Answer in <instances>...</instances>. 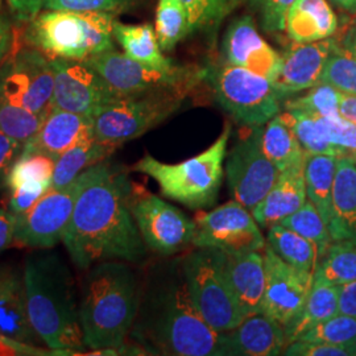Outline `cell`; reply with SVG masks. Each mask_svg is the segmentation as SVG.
<instances>
[{"label": "cell", "instance_id": "cell-1", "mask_svg": "<svg viewBox=\"0 0 356 356\" xmlns=\"http://www.w3.org/2000/svg\"><path fill=\"white\" fill-rule=\"evenodd\" d=\"M132 184L127 173L103 161L81 191L63 242L76 268L108 260L139 263L147 245L129 209Z\"/></svg>", "mask_w": 356, "mask_h": 356}, {"label": "cell", "instance_id": "cell-2", "mask_svg": "<svg viewBox=\"0 0 356 356\" xmlns=\"http://www.w3.org/2000/svg\"><path fill=\"white\" fill-rule=\"evenodd\" d=\"M131 332L154 354L225 355L223 332L214 330L197 310L184 272L181 279L156 282L141 296Z\"/></svg>", "mask_w": 356, "mask_h": 356}, {"label": "cell", "instance_id": "cell-3", "mask_svg": "<svg viewBox=\"0 0 356 356\" xmlns=\"http://www.w3.org/2000/svg\"><path fill=\"white\" fill-rule=\"evenodd\" d=\"M26 312L38 339L60 355L86 348L74 279L61 256L49 250L28 254L24 263Z\"/></svg>", "mask_w": 356, "mask_h": 356}, {"label": "cell", "instance_id": "cell-4", "mask_svg": "<svg viewBox=\"0 0 356 356\" xmlns=\"http://www.w3.org/2000/svg\"><path fill=\"white\" fill-rule=\"evenodd\" d=\"M88 270L79 302L83 342L91 351H119L138 317L139 281L127 261H102Z\"/></svg>", "mask_w": 356, "mask_h": 356}, {"label": "cell", "instance_id": "cell-5", "mask_svg": "<svg viewBox=\"0 0 356 356\" xmlns=\"http://www.w3.org/2000/svg\"><path fill=\"white\" fill-rule=\"evenodd\" d=\"M231 124L226 123L219 138L206 151L178 164H165L145 153L134 172L153 178L161 194L193 210L216 204L223 178V161L227 156Z\"/></svg>", "mask_w": 356, "mask_h": 356}, {"label": "cell", "instance_id": "cell-6", "mask_svg": "<svg viewBox=\"0 0 356 356\" xmlns=\"http://www.w3.org/2000/svg\"><path fill=\"white\" fill-rule=\"evenodd\" d=\"M114 15L110 13L49 10L31 22L26 41L51 58L85 61L114 49Z\"/></svg>", "mask_w": 356, "mask_h": 356}, {"label": "cell", "instance_id": "cell-7", "mask_svg": "<svg viewBox=\"0 0 356 356\" xmlns=\"http://www.w3.org/2000/svg\"><path fill=\"white\" fill-rule=\"evenodd\" d=\"M191 90L172 88L118 97L91 116L95 139L120 147L140 138L176 113Z\"/></svg>", "mask_w": 356, "mask_h": 356}, {"label": "cell", "instance_id": "cell-8", "mask_svg": "<svg viewBox=\"0 0 356 356\" xmlns=\"http://www.w3.org/2000/svg\"><path fill=\"white\" fill-rule=\"evenodd\" d=\"M181 269L194 305L214 330H234L245 319L227 279L225 252L200 248L184 259Z\"/></svg>", "mask_w": 356, "mask_h": 356}, {"label": "cell", "instance_id": "cell-9", "mask_svg": "<svg viewBox=\"0 0 356 356\" xmlns=\"http://www.w3.org/2000/svg\"><path fill=\"white\" fill-rule=\"evenodd\" d=\"M97 165L82 172L66 186L51 188L28 211L17 216L13 243L32 250H51L61 242L76 200L94 177Z\"/></svg>", "mask_w": 356, "mask_h": 356}, {"label": "cell", "instance_id": "cell-10", "mask_svg": "<svg viewBox=\"0 0 356 356\" xmlns=\"http://www.w3.org/2000/svg\"><path fill=\"white\" fill-rule=\"evenodd\" d=\"M218 102L248 127H261L279 115L280 92L273 83L241 66H220L213 78Z\"/></svg>", "mask_w": 356, "mask_h": 356}, {"label": "cell", "instance_id": "cell-11", "mask_svg": "<svg viewBox=\"0 0 356 356\" xmlns=\"http://www.w3.org/2000/svg\"><path fill=\"white\" fill-rule=\"evenodd\" d=\"M129 209L143 241L153 252L170 256L193 244L194 219L143 186L132 185Z\"/></svg>", "mask_w": 356, "mask_h": 356}, {"label": "cell", "instance_id": "cell-12", "mask_svg": "<svg viewBox=\"0 0 356 356\" xmlns=\"http://www.w3.org/2000/svg\"><path fill=\"white\" fill-rule=\"evenodd\" d=\"M54 69L49 56L36 48L8 53L0 64V94L35 114L51 111Z\"/></svg>", "mask_w": 356, "mask_h": 356}, {"label": "cell", "instance_id": "cell-13", "mask_svg": "<svg viewBox=\"0 0 356 356\" xmlns=\"http://www.w3.org/2000/svg\"><path fill=\"white\" fill-rule=\"evenodd\" d=\"M85 63L102 76L119 97L172 88L191 89L201 76L200 72L193 69H154L114 49L91 56Z\"/></svg>", "mask_w": 356, "mask_h": 356}, {"label": "cell", "instance_id": "cell-14", "mask_svg": "<svg viewBox=\"0 0 356 356\" xmlns=\"http://www.w3.org/2000/svg\"><path fill=\"white\" fill-rule=\"evenodd\" d=\"M197 226L193 245L225 254L263 251L266 239L252 213L236 201L194 216Z\"/></svg>", "mask_w": 356, "mask_h": 356}, {"label": "cell", "instance_id": "cell-15", "mask_svg": "<svg viewBox=\"0 0 356 356\" xmlns=\"http://www.w3.org/2000/svg\"><path fill=\"white\" fill-rule=\"evenodd\" d=\"M261 128L232 147L226 156V178L229 195L251 213L263 201L280 176L261 148Z\"/></svg>", "mask_w": 356, "mask_h": 356}, {"label": "cell", "instance_id": "cell-16", "mask_svg": "<svg viewBox=\"0 0 356 356\" xmlns=\"http://www.w3.org/2000/svg\"><path fill=\"white\" fill-rule=\"evenodd\" d=\"M54 69L51 108L92 116L119 95L85 61L51 58Z\"/></svg>", "mask_w": 356, "mask_h": 356}, {"label": "cell", "instance_id": "cell-17", "mask_svg": "<svg viewBox=\"0 0 356 356\" xmlns=\"http://www.w3.org/2000/svg\"><path fill=\"white\" fill-rule=\"evenodd\" d=\"M263 251L266 293L261 313L285 326L304 307L314 281V275L293 267L282 260L268 243Z\"/></svg>", "mask_w": 356, "mask_h": 356}, {"label": "cell", "instance_id": "cell-18", "mask_svg": "<svg viewBox=\"0 0 356 356\" xmlns=\"http://www.w3.org/2000/svg\"><path fill=\"white\" fill-rule=\"evenodd\" d=\"M335 45L331 38L314 42H293L281 54L279 74L272 82L281 98L321 83L325 64Z\"/></svg>", "mask_w": 356, "mask_h": 356}, {"label": "cell", "instance_id": "cell-19", "mask_svg": "<svg viewBox=\"0 0 356 356\" xmlns=\"http://www.w3.org/2000/svg\"><path fill=\"white\" fill-rule=\"evenodd\" d=\"M223 45L229 64L254 72L270 82L279 74L281 54L260 36L250 16H242L229 26Z\"/></svg>", "mask_w": 356, "mask_h": 356}, {"label": "cell", "instance_id": "cell-20", "mask_svg": "<svg viewBox=\"0 0 356 356\" xmlns=\"http://www.w3.org/2000/svg\"><path fill=\"white\" fill-rule=\"evenodd\" d=\"M94 136L91 116L51 108L38 134L24 144L23 152L42 153L57 160L76 144Z\"/></svg>", "mask_w": 356, "mask_h": 356}, {"label": "cell", "instance_id": "cell-21", "mask_svg": "<svg viewBox=\"0 0 356 356\" xmlns=\"http://www.w3.org/2000/svg\"><path fill=\"white\" fill-rule=\"evenodd\" d=\"M0 335L26 344L40 341L28 318L24 269L10 263L0 264Z\"/></svg>", "mask_w": 356, "mask_h": 356}, {"label": "cell", "instance_id": "cell-22", "mask_svg": "<svg viewBox=\"0 0 356 356\" xmlns=\"http://www.w3.org/2000/svg\"><path fill=\"white\" fill-rule=\"evenodd\" d=\"M285 347L284 326L263 313L247 317L234 330L223 332L225 356L280 355Z\"/></svg>", "mask_w": 356, "mask_h": 356}, {"label": "cell", "instance_id": "cell-23", "mask_svg": "<svg viewBox=\"0 0 356 356\" xmlns=\"http://www.w3.org/2000/svg\"><path fill=\"white\" fill-rule=\"evenodd\" d=\"M226 272L244 317L260 314L266 293L264 254L260 251L226 254Z\"/></svg>", "mask_w": 356, "mask_h": 356}, {"label": "cell", "instance_id": "cell-24", "mask_svg": "<svg viewBox=\"0 0 356 356\" xmlns=\"http://www.w3.org/2000/svg\"><path fill=\"white\" fill-rule=\"evenodd\" d=\"M304 164L305 161L280 172L272 189L252 210V216L261 227L269 229L280 223L282 219L292 216L306 204Z\"/></svg>", "mask_w": 356, "mask_h": 356}, {"label": "cell", "instance_id": "cell-25", "mask_svg": "<svg viewBox=\"0 0 356 356\" xmlns=\"http://www.w3.org/2000/svg\"><path fill=\"white\" fill-rule=\"evenodd\" d=\"M327 226L332 242H356V163L353 157L337 159Z\"/></svg>", "mask_w": 356, "mask_h": 356}, {"label": "cell", "instance_id": "cell-26", "mask_svg": "<svg viewBox=\"0 0 356 356\" xmlns=\"http://www.w3.org/2000/svg\"><path fill=\"white\" fill-rule=\"evenodd\" d=\"M338 19L327 0H296L285 15L284 31L293 42H314L330 38Z\"/></svg>", "mask_w": 356, "mask_h": 356}, {"label": "cell", "instance_id": "cell-27", "mask_svg": "<svg viewBox=\"0 0 356 356\" xmlns=\"http://www.w3.org/2000/svg\"><path fill=\"white\" fill-rule=\"evenodd\" d=\"M337 314H339L338 286L322 281H313L304 307L289 323L284 326L286 346L296 342L306 331Z\"/></svg>", "mask_w": 356, "mask_h": 356}, {"label": "cell", "instance_id": "cell-28", "mask_svg": "<svg viewBox=\"0 0 356 356\" xmlns=\"http://www.w3.org/2000/svg\"><path fill=\"white\" fill-rule=\"evenodd\" d=\"M118 148L113 144L97 140L95 136L76 144L56 160L51 188L66 186L86 169L106 161Z\"/></svg>", "mask_w": 356, "mask_h": 356}, {"label": "cell", "instance_id": "cell-29", "mask_svg": "<svg viewBox=\"0 0 356 356\" xmlns=\"http://www.w3.org/2000/svg\"><path fill=\"white\" fill-rule=\"evenodd\" d=\"M114 38L124 49V53L140 64L160 70H170L176 66L163 54L152 26H127L114 22Z\"/></svg>", "mask_w": 356, "mask_h": 356}, {"label": "cell", "instance_id": "cell-30", "mask_svg": "<svg viewBox=\"0 0 356 356\" xmlns=\"http://www.w3.org/2000/svg\"><path fill=\"white\" fill-rule=\"evenodd\" d=\"M337 159L338 157L331 154L306 153L304 164L307 200L316 206L327 225L330 222L331 194L335 178Z\"/></svg>", "mask_w": 356, "mask_h": 356}, {"label": "cell", "instance_id": "cell-31", "mask_svg": "<svg viewBox=\"0 0 356 356\" xmlns=\"http://www.w3.org/2000/svg\"><path fill=\"white\" fill-rule=\"evenodd\" d=\"M261 148L268 159L282 172L305 161L306 152L280 115H276L261 131Z\"/></svg>", "mask_w": 356, "mask_h": 356}, {"label": "cell", "instance_id": "cell-32", "mask_svg": "<svg viewBox=\"0 0 356 356\" xmlns=\"http://www.w3.org/2000/svg\"><path fill=\"white\" fill-rule=\"evenodd\" d=\"M267 243L282 260L293 267L314 275L318 266L316 245L300 234L284 227L280 223L268 229Z\"/></svg>", "mask_w": 356, "mask_h": 356}, {"label": "cell", "instance_id": "cell-33", "mask_svg": "<svg viewBox=\"0 0 356 356\" xmlns=\"http://www.w3.org/2000/svg\"><path fill=\"white\" fill-rule=\"evenodd\" d=\"M314 280L339 286L356 280V242H332L319 259Z\"/></svg>", "mask_w": 356, "mask_h": 356}, {"label": "cell", "instance_id": "cell-34", "mask_svg": "<svg viewBox=\"0 0 356 356\" xmlns=\"http://www.w3.org/2000/svg\"><path fill=\"white\" fill-rule=\"evenodd\" d=\"M279 115L292 128L306 153L344 157L343 152L327 140L318 115L310 114L302 110H286Z\"/></svg>", "mask_w": 356, "mask_h": 356}, {"label": "cell", "instance_id": "cell-35", "mask_svg": "<svg viewBox=\"0 0 356 356\" xmlns=\"http://www.w3.org/2000/svg\"><path fill=\"white\" fill-rule=\"evenodd\" d=\"M56 160L42 153L22 152L13 164L4 185L8 191L17 188L51 189Z\"/></svg>", "mask_w": 356, "mask_h": 356}, {"label": "cell", "instance_id": "cell-36", "mask_svg": "<svg viewBox=\"0 0 356 356\" xmlns=\"http://www.w3.org/2000/svg\"><path fill=\"white\" fill-rule=\"evenodd\" d=\"M154 32L163 51H172L189 31L188 13L179 0H159Z\"/></svg>", "mask_w": 356, "mask_h": 356}, {"label": "cell", "instance_id": "cell-37", "mask_svg": "<svg viewBox=\"0 0 356 356\" xmlns=\"http://www.w3.org/2000/svg\"><path fill=\"white\" fill-rule=\"evenodd\" d=\"M280 225L300 234L309 242L313 243L318 251L319 259L325 254L332 243L327 223L323 220L316 206L309 200L300 210L282 219Z\"/></svg>", "mask_w": 356, "mask_h": 356}, {"label": "cell", "instance_id": "cell-38", "mask_svg": "<svg viewBox=\"0 0 356 356\" xmlns=\"http://www.w3.org/2000/svg\"><path fill=\"white\" fill-rule=\"evenodd\" d=\"M321 83L330 85L343 94L356 95V53L335 42L323 67Z\"/></svg>", "mask_w": 356, "mask_h": 356}, {"label": "cell", "instance_id": "cell-39", "mask_svg": "<svg viewBox=\"0 0 356 356\" xmlns=\"http://www.w3.org/2000/svg\"><path fill=\"white\" fill-rule=\"evenodd\" d=\"M47 116L8 102L0 94V131L23 144L38 134Z\"/></svg>", "mask_w": 356, "mask_h": 356}, {"label": "cell", "instance_id": "cell-40", "mask_svg": "<svg viewBox=\"0 0 356 356\" xmlns=\"http://www.w3.org/2000/svg\"><path fill=\"white\" fill-rule=\"evenodd\" d=\"M310 91L297 99H293L285 104L286 110H302L310 114L318 115L323 118H339L342 116L341 95L342 92L334 89L330 85L318 83L309 89Z\"/></svg>", "mask_w": 356, "mask_h": 356}, {"label": "cell", "instance_id": "cell-41", "mask_svg": "<svg viewBox=\"0 0 356 356\" xmlns=\"http://www.w3.org/2000/svg\"><path fill=\"white\" fill-rule=\"evenodd\" d=\"M297 341L356 344V318L344 314H337L306 331Z\"/></svg>", "mask_w": 356, "mask_h": 356}, {"label": "cell", "instance_id": "cell-42", "mask_svg": "<svg viewBox=\"0 0 356 356\" xmlns=\"http://www.w3.org/2000/svg\"><path fill=\"white\" fill-rule=\"evenodd\" d=\"M189 20V31L194 32L218 24L235 7L238 0H179Z\"/></svg>", "mask_w": 356, "mask_h": 356}, {"label": "cell", "instance_id": "cell-43", "mask_svg": "<svg viewBox=\"0 0 356 356\" xmlns=\"http://www.w3.org/2000/svg\"><path fill=\"white\" fill-rule=\"evenodd\" d=\"M321 124L325 131L327 140L335 147H338L344 157H353L356 160V124L339 118H323L319 116Z\"/></svg>", "mask_w": 356, "mask_h": 356}, {"label": "cell", "instance_id": "cell-44", "mask_svg": "<svg viewBox=\"0 0 356 356\" xmlns=\"http://www.w3.org/2000/svg\"><path fill=\"white\" fill-rule=\"evenodd\" d=\"M136 0H45L48 10L76 13H119L129 8Z\"/></svg>", "mask_w": 356, "mask_h": 356}, {"label": "cell", "instance_id": "cell-45", "mask_svg": "<svg viewBox=\"0 0 356 356\" xmlns=\"http://www.w3.org/2000/svg\"><path fill=\"white\" fill-rule=\"evenodd\" d=\"M288 356H356V344H334L296 341L282 353Z\"/></svg>", "mask_w": 356, "mask_h": 356}, {"label": "cell", "instance_id": "cell-46", "mask_svg": "<svg viewBox=\"0 0 356 356\" xmlns=\"http://www.w3.org/2000/svg\"><path fill=\"white\" fill-rule=\"evenodd\" d=\"M257 6L263 28L268 32H281L284 31L285 15L289 7L296 0H254Z\"/></svg>", "mask_w": 356, "mask_h": 356}, {"label": "cell", "instance_id": "cell-47", "mask_svg": "<svg viewBox=\"0 0 356 356\" xmlns=\"http://www.w3.org/2000/svg\"><path fill=\"white\" fill-rule=\"evenodd\" d=\"M24 144L0 131V185L6 182L11 168L23 152Z\"/></svg>", "mask_w": 356, "mask_h": 356}, {"label": "cell", "instance_id": "cell-48", "mask_svg": "<svg viewBox=\"0 0 356 356\" xmlns=\"http://www.w3.org/2000/svg\"><path fill=\"white\" fill-rule=\"evenodd\" d=\"M49 189L47 188H17L10 191L8 209L16 216H22L28 211L33 204Z\"/></svg>", "mask_w": 356, "mask_h": 356}, {"label": "cell", "instance_id": "cell-49", "mask_svg": "<svg viewBox=\"0 0 356 356\" xmlns=\"http://www.w3.org/2000/svg\"><path fill=\"white\" fill-rule=\"evenodd\" d=\"M16 225L17 216L10 209H0V252L13 244Z\"/></svg>", "mask_w": 356, "mask_h": 356}, {"label": "cell", "instance_id": "cell-50", "mask_svg": "<svg viewBox=\"0 0 356 356\" xmlns=\"http://www.w3.org/2000/svg\"><path fill=\"white\" fill-rule=\"evenodd\" d=\"M339 314L356 318V280L338 286Z\"/></svg>", "mask_w": 356, "mask_h": 356}, {"label": "cell", "instance_id": "cell-51", "mask_svg": "<svg viewBox=\"0 0 356 356\" xmlns=\"http://www.w3.org/2000/svg\"><path fill=\"white\" fill-rule=\"evenodd\" d=\"M8 1L17 20L32 22L41 11V7L44 6L45 0H8Z\"/></svg>", "mask_w": 356, "mask_h": 356}, {"label": "cell", "instance_id": "cell-52", "mask_svg": "<svg viewBox=\"0 0 356 356\" xmlns=\"http://www.w3.org/2000/svg\"><path fill=\"white\" fill-rule=\"evenodd\" d=\"M13 41V26L8 19L0 13V64L7 57Z\"/></svg>", "mask_w": 356, "mask_h": 356}, {"label": "cell", "instance_id": "cell-53", "mask_svg": "<svg viewBox=\"0 0 356 356\" xmlns=\"http://www.w3.org/2000/svg\"><path fill=\"white\" fill-rule=\"evenodd\" d=\"M339 111L344 119L356 124V95H348L342 92Z\"/></svg>", "mask_w": 356, "mask_h": 356}, {"label": "cell", "instance_id": "cell-54", "mask_svg": "<svg viewBox=\"0 0 356 356\" xmlns=\"http://www.w3.org/2000/svg\"><path fill=\"white\" fill-rule=\"evenodd\" d=\"M331 1L344 11L356 15V0H331Z\"/></svg>", "mask_w": 356, "mask_h": 356}, {"label": "cell", "instance_id": "cell-55", "mask_svg": "<svg viewBox=\"0 0 356 356\" xmlns=\"http://www.w3.org/2000/svg\"><path fill=\"white\" fill-rule=\"evenodd\" d=\"M344 47H347L348 49H351L354 53H356V28H354V29L348 33V36L346 38Z\"/></svg>", "mask_w": 356, "mask_h": 356}, {"label": "cell", "instance_id": "cell-56", "mask_svg": "<svg viewBox=\"0 0 356 356\" xmlns=\"http://www.w3.org/2000/svg\"><path fill=\"white\" fill-rule=\"evenodd\" d=\"M0 4H1V0H0Z\"/></svg>", "mask_w": 356, "mask_h": 356}, {"label": "cell", "instance_id": "cell-57", "mask_svg": "<svg viewBox=\"0 0 356 356\" xmlns=\"http://www.w3.org/2000/svg\"><path fill=\"white\" fill-rule=\"evenodd\" d=\"M355 163H356V160H355Z\"/></svg>", "mask_w": 356, "mask_h": 356}]
</instances>
